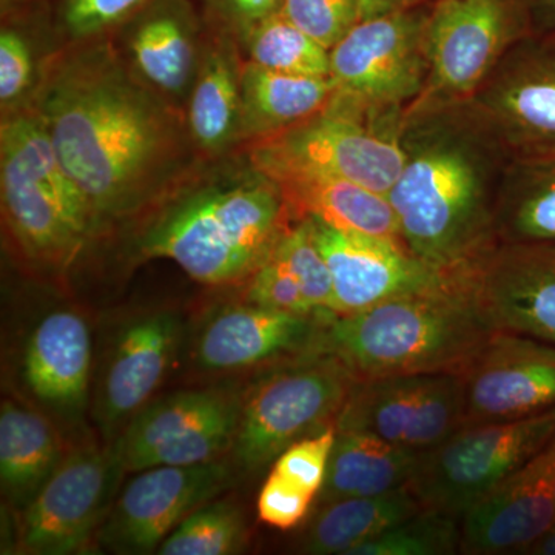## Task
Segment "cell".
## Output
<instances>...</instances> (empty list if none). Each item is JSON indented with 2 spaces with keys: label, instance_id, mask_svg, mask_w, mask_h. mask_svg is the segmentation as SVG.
Instances as JSON below:
<instances>
[{
  "label": "cell",
  "instance_id": "1",
  "mask_svg": "<svg viewBox=\"0 0 555 555\" xmlns=\"http://www.w3.org/2000/svg\"><path fill=\"white\" fill-rule=\"evenodd\" d=\"M28 105L96 219L141 224L203 163L185 112L149 87L109 40H76L40 64Z\"/></svg>",
  "mask_w": 555,
  "mask_h": 555
},
{
  "label": "cell",
  "instance_id": "2",
  "mask_svg": "<svg viewBox=\"0 0 555 555\" xmlns=\"http://www.w3.org/2000/svg\"><path fill=\"white\" fill-rule=\"evenodd\" d=\"M401 145L386 196L403 246L438 272H466L495 244L505 152L465 104L406 109Z\"/></svg>",
  "mask_w": 555,
  "mask_h": 555
},
{
  "label": "cell",
  "instance_id": "3",
  "mask_svg": "<svg viewBox=\"0 0 555 555\" xmlns=\"http://www.w3.org/2000/svg\"><path fill=\"white\" fill-rule=\"evenodd\" d=\"M283 192L243 153L203 160L144 221L139 259H170L207 286L246 283L291 228Z\"/></svg>",
  "mask_w": 555,
  "mask_h": 555
},
{
  "label": "cell",
  "instance_id": "4",
  "mask_svg": "<svg viewBox=\"0 0 555 555\" xmlns=\"http://www.w3.org/2000/svg\"><path fill=\"white\" fill-rule=\"evenodd\" d=\"M469 284V272L447 286L386 299L324 324V352L357 382L460 372L496 334Z\"/></svg>",
  "mask_w": 555,
  "mask_h": 555
},
{
  "label": "cell",
  "instance_id": "5",
  "mask_svg": "<svg viewBox=\"0 0 555 555\" xmlns=\"http://www.w3.org/2000/svg\"><path fill=\"white\" fill-rule=\"evenodd\" d=\"M0 196L5 228L36 269L64 272L101 236L86 196L28 104L2 115Z\"/></svg>",
  "mask_w": 555,
  "mask_h": 555
},
{
  "label": "cell",
  "instance_id": "6",
  "mask_svg": "<svg viewBox=\"0 0 555 555\" xmlns=\"http://www.w3.org/2000/svg\"><path fill=\"white\" fill-rule=\"evenodd\" d=\"M404 113L361 107L335 93L323 112L241 150L261 171L306 170L387 195L404 166Z\"/></svg>",
  "mask_w": 555,
  "mask_h": 555
},
{
  "label": "cell",
  "instance_id": "7",
  "mask_svg": "<svg viewBox=\"0 0 555 555\" xmlns=\"http://www.w3.org/2000/svg\"><path fill=\"white\" fill-rule=\"evenodd\" d=\"M356 385L349 369L324 350L284 361L243 398L236 463L248 473L262 469L295 441L337 425Z\"/></svg>",
  "mask_w": 555,
  "mask_h": 555
},
{
  "label": "cell",
  "instance_id": "8",
  "mask_svg": "<svg viewBox=\"0 0 555 555\" xmlns=\"http://www.w3.org/2000/svg\"><path fill=\"white\" fill-rule=\"evenodd\" d=\"M532 38L524 0H437L426 27V89L408 109L463 104Z\"/></svg>",
  "mask_w": 555,
  "mask_h": 555
},
{
  "label": "cell",
  "instance_id": "9",
  "mask_svg": "<svg viewBox=\"0 0 555 555\" xmlns=\"http://www.w3.org/2000/svg\"><path fill=\"white\" fill-rule=\"evenodd\" d=\"M555 437V409L455 430L420 455L411 480L426 509L460 517Z\"/></svg>",
  "mask_w": 555,
  "mask_h": 555
},
{
  "label": "cell",
  "instance_id": "10",
  "mask_svg": "<svg viewBox=\"0 0 555 555\" xmlns=\"http://www.w3.org/2000/svg\"><path fill=\"white\" fill-rule=\"evenodd\" d=\"M430 9L418 5L360 21L331 50L339 96L377 112H406L426 89V27Z\"/></svg>",
  "mask_w": 555,
  "mask_h": 555
},
{
  "label": "cell",
  "instance_id": "11",
  "mask_svg": "<svg viewBox=\"0 0 555 555\" xmlns=\"http://www.w3.org/2000/svg\"><path fill=\"white\" fill-rule=\"evenodd\" d=\"M126 473L112 444H80L21 511L20 550L33 555L83 554L98 542Z\"/></svg>",
  "mask_w": 555,
  "mask_h": 555
},
{
  "label": "cell",
  "instance_id": "12",
  "mask_svg": "<svg viewBox=\"0 0 555 555\" xmlns=\"http://www.w3.org/2000/svg\"><path fill=\"white\" fill-rule=\"evenodd\" d=\"M241 403L228 390L171 393L138 412L112 447L130 474L217 462L235 443Z\"/></svg>",
  "mask_w": 555,
  "mask_h": 555
},
{
  "label": "cell",
  "instance_id": "13",
  "mask_svg": "<svg viewBox=\"0 0 555 555\" xmlns=\"http://www.w3.org/2000/svg\"><path fill=\"white\" fill-rule=\"evenodd\" d=\"M463 104L511 163L555 160V43H518Z\"/></svg>",
  "mask_w": 555,
  "mask_h": 555
},
{
  "label": "cell",
  "instance_id": "14",
  "mask_svg": "<svg viewBox=\"0 0 555 555\" xmlns=\"http://www.w3.org/2000/svg\"><path fill=\"white\" fill-rule=\"evenodd\" d=\"M465 396L459 372L357 382L337 429L360 430L414 454H425L463 427Z\"/></svg>",
  "mask_w": 555,
  "mask_h": 555
},
{
  "label": "cell",
  "instance_id": "15",
  "mask_svg": "<svg viewBox=\"0 0 555 555\" xmlns=\"http://www.w3.org/2000/svg\"><path fill=\"white\" fill-rule=\"evenodd\" d=\"M232 478L221 460L139 470L116 496L98 543L116 554L155 553L193 511L221 495Z\"/></svg>",
  "mask_w": 555,
  "mask_h": 555
},
{
  "label": "cell",
  "instance_id": "16",
  "mask_svg": "<svg viewBox=\"0 0 555 555\" xmlns=\"http://www.w3.org/2000/svg\"><path fill=\"white\" fill-rule=\"evenodd\" d=\"M463 426L555 409V345L499 331L462 371Z\"/></svg>",
  "mask_w": 555,
  "mask_h": 555
},
{
  "label": "cell",
  "instance_id": "17",
  "mask_svg": "<svg viewBox=\"0 0 555 555\" xmlns=\"http://www.w3.org/2000/svg\"><path fill=\"white\" fill-rule=\"evenodd\" d=\"M305 218L310 219L318 247L331 270L335 315H349L386 299L447 286L466 273L438 272L400 244Z\"/></svg>",
  "mask_w": 555,
  "mask_h": 555
},
{
  "label": "cell",
  "instance_id": "18",
  "mask_svg": "<svg viewBox=\"0 0 555 555\" xmlns=\"http://www.w3.org/2000/svg\"><path fill=\"white\" fill-rule=\"evenodd\" d=\"M469 284L496 331L555 345V243H495Z\"/></svg>",
  "mask_w": 555,
  "mask_h": 555
},
{
  "label": "cell",
  "instance_id": "19",
  "mask_svg": "<svg viewBox=\"0 0 555 555\" xmlns=\"http://www.w3.org/2000/svg\"><path fill=\"white\" fill-rule=\"evenodd\" d=\"M554 524L555 437L460 516V551L524 554Z\"/></svg>",
  "mask_w": 555,
  "mask_h": 555
},
{
  "label": "cell",
  "instance_id": "20",
  "mask_svg": "<svg viewBox=\"0 0 555 555\" xmlns=\"http://www.w3.org/2000/svg\"><path fill=\"white\" fill-rule=\"evenodd\" d=\"M331 313L276 312L244 302L218 310L201 328L195 360L211 372L284 363L321 349Z\"/></svg>",
  "mask_w": 555,
  "mask_h": 555
},
{
  "label": "cell",
  "instance_id": "21",
  "mask_svg": "<svg viewBox=\"0 0 555 555\" xmlns=\"http://www.w3.org/2000/svg\"><path fill=\"white\" fill-rule=\"evenodd\" d=\"M184 338L181 317L156 310L131 320L109 353L96 398L98 423L113 437L147 406L177 363Z\"/></svg>",
  "mask_w": 555,
  "mask_h": 555
},
{
  "label": "cell",
  "instance_id": "22",
  "mask_svg": "<svg viewBox=\"0 0 555 555\" xmlns=\"http://www.w3.org/2000/svg\"><path fill=\"white\" fill-rule=\"evenodd\" d=\"M91 356L93 343L86 318L73 309L51 310L25 343V385L50 411L78 418L89 401Z\"/></svg>",
  "mask_w": 555,
  "mask_h": 555
},
{
  "label": "cell",
  "instance_id": "23",
  "mask_svg": "<svg viewBox=\"0 0 555 555\" xmlns=\"http://www.w3.org/2000/svg\"><path fill=\"white\" fill-rule=\"evenodd\" d=\"M243 65L238 40L214 28L204 40L198 73L185 104L190 139L203 160L228 158L243 149Z\"/></svg>",
  "mask_w": 555,
  "mask_h": 555
},
{
  "label": "cell",
  "instance_id": "24",
  "mask_svg": "<svg viewBox=\"0 0 555 555\" xmlns=\"http://www.w3.org/2000/svg\"><path fill=\"white\" fill-rule=\"evenodd\" d=\"M204 40L184 10L159 5L141 14L119 50L139 78L185 112Z\"/></svg>",
  "mask_w": 555,
  "mask_h": 555
},
{
  "label": "cell",
  "instance_id": "25",
  "mask_svg": "<svg viewBox=\"0 0 555 555\" xmlns=\"http://www.w3.org/2000/svg\"><path fill=\"white\" fill-rule=\"evenodd\" d=\"M262 173L276 182L295 221L312 217L345 232L403 246L396 211L383 193L313 171L278 169Z\"/></svg>",
  "mask_w": 555,
  "mask_h": 555
},
{
  "label": "cell",
  "instance_id": "26",
  "mask_svg": "<svg viewBox=\"0 0 555 555\" xmlns=\"http://www.w3.org/2000/svg\"><path fill=\"white\" fill-rule=\"evenodd\" d=\"M241 93L244 149L323 112L337 83L331 76L288 75L244 61Z\"/></svg>",
  "mask_w": 555,
  "mask_h": 555
},
{
  "label": "cell",
  "instance_id": "27",
  "mask_svg": "<svg viewBox=\"0 0 555 555\" xmlns=\"http://www.w3.org/2000/svg\"><path fill=\"white\" fill-rule=\"evenodd\" d=\"M64 441L49 416L14 400L0 409V481L7 500L24 509L64 462Z\"/></svg>",
  "mask_w": 555,
  "mask_h": 555
},
{
  "label": "cell",
  "instance_id": "28",
  "mask_svg": "<svg viewBox=\"0 0 555 555\" xmlns=\"http://www.w3.org/2000/svg\"><path fill=\"white\" fill-rule=\"evenodd\" d=\"M425 509L411 483L385 494L324 503L306 532L302 551L317 555H349L353 547Z\"/></svg>",
  "mask_w": 555,
  "mask_h": 555
},
{
  "label": "cell",
  "instance_id": "29",
  "mask_svg": "<svg viewBox=\"0 0 555 555\" xmlns=\"http://www.w3.org/2000/svg\"><path fill=\"white\" fill-rule=\"evenodd\" d=\"M420 455L371 434L337 429L320 505L349 496L385 494L411 483Z\"/></svg>",
  "mask_w": 555,
  "mask_h": 555
},
{
  "label": "cell",
  "instance_id": "30",
  "mask_svg": "<svg viewBox=\"0 0 555 555\" xmlns=\"http://www.w3.org/2000/svg\"><path fill=\"white\" fill-rule=\"evenodd\" d=\"M505 243H555V160L511 163Z\"/></svg>",
  "mask_w": 555,
  "mask_h": 555
},
{
  "label": "cell",
  "instance_id": "31",
  "mask_svg": "<svg viewBox=\"0 0 555 555\" xmlns=\"http://www.w3.org/2000/svg\"><path fill=\"white\" fill-rule=\"evenodd\" d=\"M240 47L244 61L258 67L288 75L331 76V50L295 27L280 11L259 22Z\"/></svg>",
  "mask_w": 555,
  "mask_h": 555
},
{
  "label": "cell",
  "instance_id": "32",
  "mask_svg": "<svg viewBox=\"0 0 555 555\" xmlns=\"http://www.w3.org/2000/svg\"><path fill=\"white\" fill-rule=\"evenodd\" d=\"M247 542L243 511L233 503L211 500L184 518L156 554L229 555L241 553Z\"/></svg>",
  "mask_w": 555,
  "mask_h": 555
},
{
  "label": "cell",
  "instance_id": "33",
  "mask_svg": "<svg viewBox=\"0 0 555 555\" xmlns=\"http://www.w3.org/2000/svg\"><path fill=\"white\" fill-rule=\"evenodd\" d=\"M460 547V517L425 509L353 547L349 555H447Z\"/></svg>",
  "mask_w": 555,
  "mask_h": 555
},
{
  "label": "cell",
  "instance_id": "34",
  "mask_svg": "<svg viewBox=\"0 0 555 555\" xmlns=\"http://www.w3.org/2000/svg\"><path fill=\"white\" fill-rule=\"evenodd\" d=\"M335 440L337 425L295 441L276 456L268 480L313 505L323 491Z\"/></svg>",
  "mask_w": 555,
  "mask_h": 555
},
{
  "label": "cell",
  "instance_id": "35",
  "mask_svg": "<svg viewBox=\"0 0 555 555\" xmlns=\"http://www.w3.org/2000/svg\"><path fill=\"white\" fill-rule=\"evenodd\" d=\"M273 257L294 275L317 312L334 313V286L309 218L297 219L278 241Z\"/></svg>",
  "mask_w": 555,
  "mask_h": 555
},
{
  "label": "cell",
  "instance_id": "36",
  "mask_svg": "<svg viewBox=\"0 0 555 555\" xmlns=\"http://www.w3.org/2000/svg\"><path fill=\"white\" fill-rule=\"evenodd\" d=\"M280 13L327 50L360 22L357 0H283Z\"/></svg>",
  "mask_w": 555,
  "mask_h": 555
},
{
  "label": "cell",
  "instance_id": "37",
  "mask_svg": "<svg viewBox=\"0 0 555 555\" xmlns=\"http://www.w3.org/2000/svg\"><path fill=\"white\" fill-rule=\"evenodd\" d=\"M40 64L36 62L30 40L16 28L0 33V105L3 113L24 107L38 83Z\"/></svg>",
  "mask_w": 555,
  "mask_h": 555
},
{
  "label": "cell",
  "instance_id": "38",
  "mask_svg": "<svg viewBox=\"0 0 555 555\" xmlns=\"http://www.w3.org/2000/svg\"><path fill=\"white\" fill-rule=\"evenodd\" d=\"M246 302L259 308L276 310V312L312 315L317 312L309 305L298 281L288 272L286 266L270 255L254 275L246 281Z\"/></svg>",
  "mask_w": 555,
  "mask_h": 555
},
{
  "label": "cell",
  "instance_id": "39",
  "mask_svg": "<svg viewBox=\"0 0 555 555\" xmlns=\"http://www.w3.org/2000/svg\"><path fill=\"white\" fill-rule=\"evenodd\" d=\"M149 0H67L65 30L76 40L101 38L112 28L129 21Z\"/></svg>",
  "mask_w": 555,
  "mask_h": 555
},
{
  "label": "cell",
  "instance_id": "40",
  "mask_svg": "<svg viewBox=\"0 0 555 555\" xmlns=\"http://www.w3.org/2000/svg\"><path fill=\"white\" fill-rule=\"evenodd\" d=\"M215 30L229 33L238 43L248 33L280 11L283 0H201Z\"/></svg>",
  "mask_w": 555,
  "mask_h": 555
},
{
  "label": "cell",
  "instance_id": "41",
  "mask_svg": "<svg viewBox=\"0 0 555 555\" xmlns=\"http://www.w3.org/2000/svg\"><path fill=\"white\" fill-rule=\"evenodd\" d=\"M532 38L555 43V0H524Z\"/></svg>",
  "mask_w": 555,
  "mask_h": 555
},
{
  "label": "cell",
  "instance_id": "42",
  "mask_svg": "<svg viewBox=\"0 0 555 555\" xmlns=\"http://www.w3.org/2000/svg\"><path fill=\"white\" fill-rule=\"evenodd\" d=\"M423 0H357L360 21L374 20L422 5Z\"/></svg>",
  "mask_w": 555,
  "mask_h": 555
},
{
  "label": "cell",
  "instance_id": "43",
  "mask_svg": "<svg viewBox=\"0 0 555 555\" xmlns=\"http://www.w3.org/2000/svg\"><path fill=\"white\" fill-rule=\"evenodd\" d=\"M524 554L555 555V524L550 529L526 547Z\"/></svg>",
  "mask_w": 555,
  "mask_h": 555
},
{
  "label": "cell",
  "instance_id": "44",
  "mask_svg": "<svg viewBox=\"0 0 555 555\" xmlns=\"http://www.w3.org/2000/svg\"><path fill=\"white\" fill-rule=\"evenodd\" d=\"M554 43V42H553Z\"/></svg>",
  "mask_w": 555,
  "mask_h": 555
}]
</instances>
